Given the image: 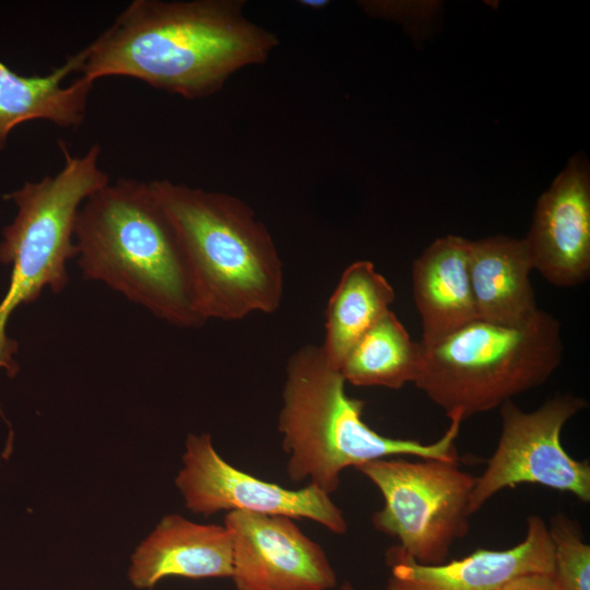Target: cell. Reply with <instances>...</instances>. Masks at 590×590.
I'll use <instances>...</instances> for the list:
<instances>
[{"label":"cell","mask_w":590,"mask_h":590,"mask_svg":"<svg viewBox=\"0 0 590 590\" xmlns=\"http://www.w3.org/2000/svg\"><path fill=\"white\" fill-rule=\"evenodd\" d=\"M524 239L504 235L469 240V276L479 320L518 326L539 311Z\"/></svg>","instance_id":"9a60e30c"},{"label":"cell","mask_w":590,"mask_h":590,"mask_svg":"<svg viewBox=\"0 0 590 590\" xmlns=\"http://www.w3.org/2000/svg\"><path fill=\"white\" fill-rule=\"evenodd\" d=\"M380 492L382 507L373 526L394 538L415 562H446L469 531V505L476 476L458 462L435 459H379L356 468Z\"/></svg>","instance_id":"52a82bcc"},{"label":"cell","mask_w":590,"mask_h":590,"mask_svg":"<svg viewBox=\"0 0 590 590\" xmlns=\"http://www.w3.org/2000/svg\"><path fill=\"white\" fill-rule=\"evenodd\" d=\"M76 263L158 319L193 329L199 314L186 262L149 182L119 178L91 194L75 219Z\"/></svg>","instance_id":"3957f363"},{"label":"cell","mask_w":590,"mask_h":590,"mask_svg":"<svg viewBox=\"0 0 590 590\" xmlns=\"http://www.w3.org/2000/svg\"><path fill=\"white\" fill-rule=\"evenodd\" d=\"M243 8L236 0H134L86 46L79 72L92 82L129 76L188 99L209 96L279 44Z\"/></svg>","instance_id":"6da1fadb"},{"label":"cell","mask_w":590,"mask_h":590,"mask_svg":"<svg viewBox=\"0 0 590 590\" xmlns=\"http://www.w3.org/2000/svg\"><path fill=\"white\" fill-rule=\"evenodd\" d=\"M345 384L320 345L305 344L288 357L278 429L292 482L308 480L331 495L349 467L399 455L458 462L459 415L434 442L385 436L364 422L365 402L350 397Z\"/></svg>","instance_id":"277c9868"},{"label":"cell","mask_w":590,"mask_h":590,"mask_svg":"<svg viewBox=\"0 0 590 590\" xmlns=\"http://www.w3.org/2000/svg\"><path fill=\"white\" fill-rule=\"evenodd\" d=\"M562 357L560 322L543 309L518 326L477 319L423 347L414 385L448 418L464 421L542 386Z\"/></svg>","instance_id":"5b68a950"},{"label":"cell","mask_w":590,"mask_h":590,"mask_svg":"<svg viewBox=\"0 0 590 590\" xmlns=\"http://www.w3.org/2000/svg\"><path fill=\"white\" fill-rule=\"evenodd\" d=\"M233 540L223 524H203L170 514L131 555L128 578L140 590L167 577L231 578Z\"/></svg>","instance_id":"4fadbf2b"},{"label":"cell","mask_w":590,"mask_h":590,"mask_svg":"<svg viewBox=\"0 0 590 590\" xmlns=\"http://www.w3.org/2000/svg\"><path fill=\"white\" fill-rule=\"evenodd\" d=\"M231 579L236 590H332L338 580L323 548L280 515L228 511Z\"/></svg>","instance_id":"30bf717a"},{"label":"cell","mask_w":590,"mask_h":590,"mask_svg":"<svg viewBox=\"0 0 590 590\" xmlns=\"http://www.w3.org/2000/svg\"><path fill=\"white\" fill-rule=\"evenodd\" d=\"M340 590H357L351 582L345 581L341 585Z\"/></svg>","instance_id":"7402d4cb"},{"label":"cell","mask_w":590,"mask_h":590,"mask_svg":"<svg viewBox=\"0 0 590 590\" xmlns=\"http://www.w3.org/2000/svg\"><path fill=\"white\" fill-rule=\"evenodd\" d=\"M86 55L85 47L45 75H20L0 61V150L24 121L42 119L62 128L84 121L94 82L82 75L68 85L63 81L80 71Z\"/></svg>","instance_id":"2e32d148"},{"label":"cell","mask_w":590,"mask_h":590,"mask_svg":"<svg viewBox=\"0 0 590 590\" xmlns=\"http://www.w3.org/2000/svg\"><path fill=\"white\" fill-rule=\"evenodd\" d=\"M300 3L310 8H322L329 3L327 0H303Z\"/></svg>","instance_id":"44dd1931"},{"label":"cell","mask_w":590,"mask_h":590,"mask_svg":"<svg viewBox=\"0 0 590 590\" xmlns=\"http://www.w3.org/2000/svg\"><path fill=\"white\" fill-rule=\"evenodd\" d=\"M583 398L556 394L524 412L509 400L499 406L502 433L483 473L475 479L469 512L520 484H538L590 500V464L573 458L560 441L565 424L585 409Z\"/></svg>","instance_id":"ba28073f"},{"label":"cell","mask_w":590,"mask_h":590,"mask_svg":"<svg viewBox=\"0 0 590 590\" xmlns=\"http://www.w3.org/2000/svg\"><path fill=\"white\" fill-rule=\"evenodd\" d=\"M386 590H500L528 573L554 575V546L547 523L538 515L527 519L524 539L505 550L476 548L459 559L425 565L398 544L386 552Z\"/></svg>","instance_id":"8fae6325"},{"label":"cell","mask_w":590,"mask_h":590,"mask_svg":"<svg viewBox=\"0 0 590 590\" xmlns=\"http://www.w3.org/2000/svg\"><path fill=\"white\" fill-rule=\"evenodd\" d=\"M423 347L414 342L390 309L352 346L339 370L345 382L356 387L400 389L415 381Z\"/></svg>","instance_id":"ac0fdd59"},{"label":"cell","mask_w":590,"mask_h":590,"mask_svg":"<svg viewBox=\"0 0 590 590\" xmlns=\"http://www.w3.org/2000/svg\"><path fill=\"white\" fill-rule=\"evenodd\" d=\"M396 293L368 260H357L342 272L326 308V333L320 344L327 359L339 369L357 340L387 311Z\"/></svg>","instance_id":"e0dca14e"},{"label":"cell","mask_w":590,"mask_h":590,"mask_svg":"<svg viewBox=\"0 0 590 590\" xmlns=\"http://www.w3.org/2000/svg\"><path fill=\"white\" fill-rule=\"evenodd\" d=\"M149 186L175 232L205 321L279 310L283 263L270 232L245 201L168 179Z\"/></svg>","instance_id":"7a4b0ae2"},{"label":"cell","mask_w":590,"mask_h":590,"mask_svg":"<svg viewBox=\"0 0 590 590\" xmlns=\"http://www.w3.org/2000/svg\"><path fill=\"white\" fill-rule=\"evenodd\" d=\"M411 278L423 347L477 320L469 276V239L455 235L435 239L413 261Z\"/></svg>","instance_id":"5bb4252c"},{"label":"cell","mask_w":590,"mask_h":590,"mask_svg":"<svg viewBox=\"0 0 590 590\" xmlns=\"http://www.w3.org/2000/svg\"><path fill=\"white\" fill-rule=\"evenodd\" d=\"M64 164L55 176L25 182L4 196L17 206L0 243V262L12 266L9 288L0 302V368L14 377L17 350L5 333L12 312L35 302L45 287L60 294L69 284L68 262L76 258L74 225L83 202L109 182L98 166L101 148L92 145L82 156H72L60 143Z\"/></svg>","instance_id":"8992f818"},{"label":"cell","mask_w":590,"mask_h":590,"mask_svg":"<svg viewBox=\"0 0 590 590\" xmlns=\"http://www.w3.org/2000/svg\"><path fill=\"white\" fill-rule=\"evenodd\" d=\"M175 484L186 508L204 517L240 510L305 518L335 534L347 531L344 514L331 495L314 484L291 489L248 474L224 460L206 433L187 436Z\"/></svg>","instance_id":"9c48e42d"},{"label":"cell","mask_w":590,"mask_h":590,"mask_svg":"<svg viewBox=\"0 0 590 590\" xmlns=\"http://www.w3.org/2000/svg\"><path fill=\"white\" fill-rule=\"evenodd\" d=\"M500 590H563L553 574L528 573L509 580Z\"/></svg>","instance_id":"ffe728a7"},{"label":"cell","mask_w":590,"mask_h":590,"mask_svg":"<svg viewBox=\"0 0 590 590\" xmlns=\"http://www.w3.org/2000/svg\"><path fill=\"white\" fill-rule=\"evenodd\" d=\"M554 546V577L563 590H590V545L580 524L564 512L550 519Z\"/></svg>","instance_id":"d6986e66"},{"label":"cell","mask_w":590,"mask_h":590,"mask_svg":"<svg viewBox=\"0 0 590 590\" xmlns=\"http://www.w3.org/2000/svg\"><path fill=\"white\" fill-rule=\"evenodd\" d=\"M536 270L547 282L574 287L590 274V177L575 157L539 198L523 238Z\"/></svg>","instance_id":"7c38bea8"}]
</instances>
